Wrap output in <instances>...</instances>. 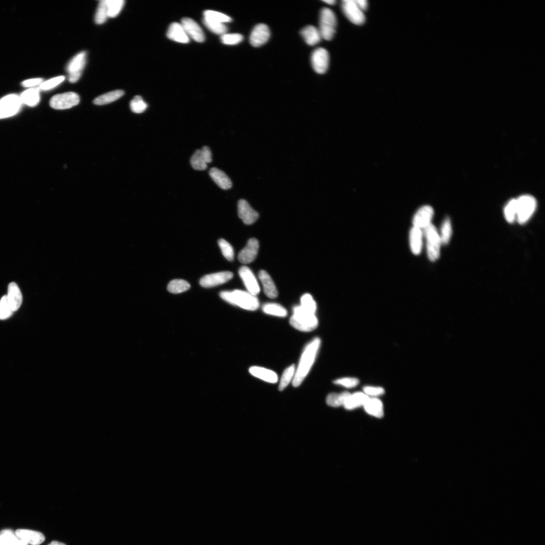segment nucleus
Instances as JSON below:
<instances>
[{"label":"nucleus","mask_w":545,"mask_h":545,"mask_svg":"<svg viewBox=\"0 0 545 545\" xmlns=\"http://www.w3.org/2000/svg\"><path fill=\"white\" fill-rule=\"evenodd\" d=\"M320 344V339L316 338L305 347L292 381V385L295 387L300 386L309 374L315 361Z\"/></svg>","instance_id":"obj_1"},{"label":"nucleus","mask_w":545,"mask_h":545,"mask_svg":"<svg viewBox=\"0 0 545 545\" xmlns=\"http://www.w3.org/2000/svg\"><path fill=\"white\" fill-rule=\"evenodd\" d=\"M222 299L241 308L251 311L257 310L260 302L256 297L247 291L235 290L233 291H222L220 293Z\"/></svg>","instance_id":"obj_2"},{"label":"nucleus","mask_w":545,"mask_h":545,"mask_svg":"<svg viewBox=\"0 0 545 545\" xmlns=\"http://www.w3.org/2000/svg\"><path fill=\"white\" fill-rule=\"evenodd\" d=\"M290 324L300 331L311 332L317 328L319 321L316 314L305 310L301 305H298L293 307Z\"/></svg>","instance_id":"obj_3"},{"label":"nucleus","mask_w":545,"mask_h":545,"mask_svg":"<svg viewBox=\"0 0 545 545\" xmlns=\"http://www.w3.org/2000/svg\"><path fill=\"white\" fill-rule=\"evenodd\" d=\"M337 25V19L334 12L329 8L321 10L319 17V32L322 38L330 40L333 38Z\"/></svg>","instance_id":"obj_4"},{"label":"nucleus","mask_w":545,"mask_h":545,"mask_svg":"<svg viewBox=\"0 0 545 545\" xmlns=\"http://www.w3.org/2000/svg\"><path fill=\"white\" fill-rule=\"evenodd\" d=\"M537 207V201L532 195H525L516 200V220L523 225L532 216Z\"/></svg>","instance_id":"obj_5"},{"label":"nucleus","mask_w":545,"mask_h":545,"mask_svg":"<svg viewBox=\"0 0 545 545\" xmlns=\"http://www.w3.org/2000/svg\"><path fill=\"white\" fill-rule=\"evenodd\" d=\"M424 229V233L427 240V249L429 259L431 261H435L440 256V246L442 244L440 235L432 224H430Z\"/></svg>","instance_id":"obj_6"},{"label":"nucleus","mask_w":545,"mask_h":545,"mask_svg":"<svg viewBox=\"0 0 545 545\" xmlns=\"http://www.w3.org/2000/svg\"><path fill=\"white\" fill-rule=\"evenodd\" d=\"M79 101V96L76 93L67 92L53 96L50 100V105L55 109L65 110L77 105Z\"/></svg>","instance_id":"obj_7"},{"label":"nucleus","mask_w":545,"mask_h":545,"mask_svg":"<svg viewBox=\"0 0 545 545\" xmlns=\"http://www.w3.org/2000/svg\"><path fill=\"white\" fill-rule=\"evenodd\" d=\"M20 97L15 94H9L0 100V119L16 114L21 106Z\"/></svg>","instance_id":"obj_8"},{"label":"nucleus","mask_w":545,"mask_h":545,"mask_svg":"<svg viewBox=\"0 0 545 545\" xmlns=\"http://www.w3.org/2000/svg\"><path fill=\"white\" fill-rule=\"evenodd\" d=\"M86 52H81L77 54L69 62L67 66V71L69 74L70 82L75 83L79 79L86 65Z\"/></svg>","instance_id":"obj_9"},{"label":"nucleus","mask_w":545,"mask_h":545,"mask_svg":"<svg viewBox=\"0 0 545 545\" xmlns=\"http://www.w3.org/2000/svg\"><path fill=\"white\" fill-rule=\"evenodd\" d=\"M342 9L346 18L354 24L361 25L365 22L364 13L358 7L355 0L343 1Z\"/></svg>","instance_id":"obj_10"},{"label":"nucleus","mask_w":545,"mask_h":545,"mask_svg":"<svg viewBox=\"0 0 545 545\" xmlns=\"http://www.w3.org/2000/svg\"><path fill=\"white\" fill-rule=\"evenodd\" d=\"M212 161L211 149L204 146L202 150H197L190 159V164L194 170L203 171L207 169V164Z\"/></svg>","instance_id":"obj_11"},{"label":"nucleus","mask_w":545,"mask_h":545,"mask_svg":"<svg viewBox=\"0 0 545 545\" xmlns=\"http://www.w3.org/2000/svg\"><path fill=\"white\" fill-rule=\"evenodd\" d=\"M311 62L314 71L319 74H325L328 68L329 55L323 48L316 49L312 53Z\"/></svg>","instance_id":"obj_12"},{"label":"nucleus","mask_w":545,"mask_h":545,"mask_svg":"<svg viewBox=\"0 0 545 545\" xmlns=\"http://www.w3.org/2000/svg\"><path fill=\"white\" fill-rule=\"evenodd\" d=\"M233 277L229 271L221 272L204 276L200 281V285L205 288H210L226 283Z\"/></svg>","instance_id":"obj_13"},{"label":"nucleus","mask_w":545,"mask_h":545,"mask_svg":"<svg viewBox=\"0 0 545 545\" xmlns=\"http://www.w3.org/2000/svg\"><path fill=\"white\" fill-rule=\"evenodd\" d=\"M270 37V32L267 25L263 23L257 24L250 36V43L254 47H260L267 43Z\"/></svg>","instance_id":"obj_14"},{"label":"nucleus","mask_w":545,"mask_h":545,"mask_svg":"<svg viewBox=\"0 0 545 545\" xmlns=\"http://www.w3.org/2000/svg\"><path fill=\"white\" fill-rule=\"evenodd\" d=\"M239 275L247 292L255 296H257L260 292V287L252 271L247 267L243 266L239 270Z\"/></svg>","instance_id":"obj_15"},{"label":"nucleus","mask_w":545,"mask_h":545,"mask_svg":"<svg viewBox=\"0 0 545 545\" xmlns=\"http://www.w3.org/2000/svg\"><path fill=\"white\" fill-rule=\"evenodd\" d=\"M239 217L246 225H251L259 218V213L245 200L241 199L237 205Z\"/></svg>","instance_id":"obj_16"},{"label":"nucleus","mask_w":545,"mask_h":545,"mask_svg":"<svg viewBox=\"0 0 545 545\" xmlns=\"http://www.w3.org/2000/svg\"><path fill=\"white\" fill-rule=\"evenodd\" d=\"M434 209L430 206L421 207L416 212L413 219V227L422 229L425 228L430 225Z\"/></svg>","instance_id":"obj_17"},{"label":"nucleus","mask_w":545,"mask_h":545,"mask_svg":"<svg viewBox=\"0 0 545 545\" xmlns=\"http://www.w3.org/2000/svg\"><path fill=\"white\" fill-rule=\"evenodd\" d=\"M182 26L188 36L194 40L202 43L205 39V35L201 27L191 19L186 18L181 20Z\"/></svg>","instance_id":"obj_18"},{"label":"nucleus","mask_w":545,"mask_h":545,"mask_svg":"<svg viewBox=\"0 0 545 545\" xmlns=\"http://www.w3.org/2000/svg\"><path fill=\"white\" fill-rule=\"evenodd\" d=\"M259 249V243L256 239H250L246 245L240 251V262L244 264L253 262L256 258Z\"/></svg>","instance_id":"obj_19"},{"label":"nucleus","mask_w":545,"mask_h":545,"mask_svg":"<svg viewBox=\"0 0 545 545\" xmlns=\"http://www.w3.org/2000/svg\"><path fill=\"white\" fill-rule=\"evenodd\" d=\"M16 535L20 539L31 545H39L43 543L45 537L44 535L37 531L19 529L15 532Z\"/></svg>","instance_id":"obj_20"},{"label":"nucleus","mask_w":545,"mask_h":545,"mask_svg":"<svg viewBox=\"0 0 545 545\" xmlns=\"http://www.w3.org/2000/svg\"><path fill=\"white\" fill-rule=\"evenodd\" d=\"M167 36L169 39L178 43L187 44L189 42V38L186 33L184 27L181 24L177 22L171 24L168 30Z\"/></svg>","instance_id":"obj_21"},{"label":"nucleus","mask_w":545,"mask_h":545,"mask_svg":"<svg viewBox=\"0 0 545 545\" xmlns=\"http://www.w3.org/2000/svg\"><path fill=\"white\" fill-rule=\"evenodd\" d=\"M259 277L265 296L270 299L276 298L278 295V290L269 274L264 270H261Z\"/></svg>","instance_id":"obj_22"},{"label":"nucleus","mask_w":545,"mask_h":545,"mask_svg":"<svg viewBox=\"0 0 545 545\" xmlns=\"http://www.w3.org/2000/svg\"><path fill=\"white\" fill-rule=\"evenodd\" d=\"M7 300L13 312L18 311L22 302V296L18 285L15 282L9 284Z\"/></svg>","instance_id":"obj_23"},{"label":"nucleus","mask_w":545,"mask_h":545,"mask_svg":"<svg viewBox=\"0 0 545 545\" xmlns=\"http://www.w3.org/2000/svg\"><path fill=\"white\" fill-rule=\"evenodd\" d=\"M249 372L251 375L265 382L274 384L278 382L277 374L270 369L254 366L250 368Z\"/></svg>","instance_id":"obj_24"},{"label":"nucleus","mask_w":545,"mask_h":545,"mask_svg":"<svg viewBox=\"0 0 545 545\" xmlns=\"http://www.w3.org/2000/svg\"><path fill=\"white\" fill-rule=\"evenodd\" d=\"M209 175L214 183L221 189L227 190L232 188V183L229 177L217 168H212L209 171Z\"/></svg>","instance_id":"obj_25"},{"label":"nucleus","mask_w":545,"mask_h":545,"mask_svg":"<svg viewBox=\"0 0 545 545\" xmlns=\"http://www.w3.org/2000/svg\"><path fill=\"white\" fill-rule=\"evenodd\" d=\"M301 34L306 43L310 46L317 45L322 38L319 29L312 25L304 27L301 31Z\"/></svg>","instance_id":"obj_26"},{"label":"nucleus","mask_w":545,"mask_h":545,"mask_svg":"<svg viewBox=\"0 0 545 545\" xmlns=\"http://www.w3.org/2000/svg\"><path fill=\"white\" fill-rule=\"evenodd\" d=\"M423 232L421 229L413 227L410 231V240L411 250L415 255L421 252L423 246Z\"/></svg>","instance_id":"obj_27"},{"label":"nucleus","mask_w":545,"mask_h":545,"mask_svg":"<svg viewBox=\"0 0 545 545\" xmlns=\"http://www.w3.org/2000/svg\"><path fill=\"white\" fill-rule=\"evenodd\" d=\"M369 397L364 393H357L350 395L346 400L343 406L347 410H353L361 406H364Z\"/></svg>","instance_id":"obj_28"},{"label":"nucleus","mask_w":545,"mask_h":545,"mask_svg":"<svg viewBox=\"0 0 545 545\" xmlns=\"http://www.w3.org/2000/svg\"><path fill=\"white\" fill-rule=\"evenodd\" d=\"M363 407L366 412L371 415L378 418L383 416V405L381 401L378 398H369Z\"/></svg>","instance_id":"obj_29"},{"label":"nucleus","mask_w":545,"mask_h":545,"mask_svg":"<svg viewBox=\"0 0 545 545\" xmlns=\"http://www.w3.org/2000/svg\"><path fill=\"white\" fill-rule=\"evenodd\" d=\"M124 94V92L121 90L112 91L96 97L94 103L96 105L108 104L118 100Z\"/></svg>","instance_id":"obj_30"},{"label":"nucleus","mask_w":545,"mask_h":545,"mask_svg":"<svg viewBox=\"0 0 545 545\" xmlns=\"http://www.w3.org/2000/svg\"><path fill=\"white\" fill-rule=\"evenodd\" d=\"M22 103L27 106H36L40 100L39 89L33 88L24 92L20 97Z\"/></svg>","instance_id":"obj_31"},{"label":"nucleus","mask_w":545,"mask_h":545,"mask_svg":"<svg viewBox=\"0 0 545 545\" xmlns=\"http://www.w3.org/2000/svg\"><path fill=\"white\" fill-rule=\"evenodd\" d=\"M0 540L6 545H29L26 542L19 538L11 529H4L0 532Z\"/></svg>","instance_id":"obj_32"},{"label":"nucleus","mask_w":545,"mask_h":545,"mask_svg":"<svg viewBox=\"0 0 545 545\" xmlns=\"http://www.w3.org/2000/svg\"><path fill=\"white\" fill-rule=\"evenodd\" d=\"M262 310L265 314L278 317L283 318L287 315V310L283 306L278 303H265L263 305Z\"/></svg>","instance_id":"obj_33"},{"label":"nucleus","mask_w":545,"mask_h":545,"mask_svg":"<svg viewBox=\"0 0 545 545\" xmlns=\"http://www.w3.org/2000/svg\"><path fill=\"white\" fill-rule=\"evenodd\" d=\"M350 395L351 394L348 392L342 393L340 394H331L326 398L327 404L329 406L334 408L342 406V405H344Z\"/></svg>","instance_id":"obj_34"},{"label":"nucleus","mask_w":545,"mask_h":545,"mask_svg":"<svg viewBox=\"0 0 545 545\" xmlns=\"http://www.w3.org/2000/svg\"><path fill=\"white\" fill-rule=\"evenodd\" d=\"M204 16V19L217 23H224L232 21V19L225 14L213 10L205 11Z\"/></svg>","instance_id":"obj_35"},{"label":"nucleus","mask_w":545,"mask_h":545,"mask_svg":"<svg viewBox=\"0 0 545 545\" xmlns=\"http://www.w3.org/2000/svg\"><path fill=\"white\" fill-rule=\"evenodd\" d=\"M190 288V284L187 282L182 280V279H175V280L171 281L167 286L168 290L171 293H174V294L185 292Z\"/></svg>","instance_id":"obj_36"},{"label":"nucleus","mask_w":545,"mask_h":545,"mask_svg":"<svg viewBox=\"0 0 545 545\" xmlns=\"http://www.w3.org/2000/svg\"><path fill=\"white\" fill-rule=\"evenodd\" d=\"M108 17V7L107 0H102L100 1L95 13L94 21L97 24H102L105 23Z\"/></svg>","instance_id":"obj_37"},{"label":"nucleus","mask_w":545,"mask_h":545,"mask_svg":"<svg viewBox=\"0 0 545 545\" xmlns=\"http://www.w3.org/2000/svg\"><path fill=\"white\" fill-rule=\"evenodd\" d=\"M296 368L295 365H292L286 368L284 371L279 384V389L283 391L293 381L295 375Z\"/></svg>","instance_id":"obj_38"},{"label":"nucleus","mask_w":545,"mask_h":545,"mask_svg":"<svg viewBox=\"0 0 545 545\" xmlns=\"http://www.w3.org/2000/svg\"><path fill=\"white\" fill-rule=\"evenodd\" d=\"M124 4V0H107L108 17H116L122 10Z\"/></svg>","instance_id":"obj_39"},{"label":"nucleus","mask_w":545,"mask_h":545,"mask_svg":"<svg viewBox=\"0 0 545 545\" xmlns=\"http://www.w3.org/2000/svg\"><path fill=\"white\" fill-rule=\"evenodd\" d=\"M203 23L207 29L214 34L223 35L226 34L227 27L224 23H220L203 19Z\"/></svg>","instance_id":"obj_40"},{"label":"nucleus","mask_w":545,"mask_h":545,"mask_svg":"<svg viewBox=\"0 0 545 545\" xmlns=\"http://www.w3.org/2000/svg\"><path fill=\"white\" fill-rule=\"evenodd\" d=\"M452 235V227L451 220L446 218L443 223L441 228L440 239L443 244H449Z\"/></svg>","instance_id":"obj_41"},{"label":"nucleus","mask_w":545,"mask_h":545,"mask_svg":"<svg viewBox=\"0 0 545 545\" xmlns=\"http://www.w3.org/2000/svg\"><path fill=\"white\" fill-rule=\"evenodd\" d=\"M218 244L224 257L230 262L233 261L234 257V252L232 245L223 239L219 240Z\"/></svg>","instance_id":"obj_42"},{"label":"nucleus","mask_w":545,"mask_h":545,"mask_svg":"<svg viewBox=\"0 0 545 545\" xmlns=\"http://www.w3.org/2000/svg\"><path fill=\"white\" fill-rule=\"evenodd\" d=\"M130 107L133 113L139 114L145 111L148 105L143 100L142 96L136 95L131 102Z\"/></svg>","instance_id":"obj_43"},{"label":"nucleus","mask_w":545,"mask_h":545,"mask_svg":"<svg viewBox=\"0 0 545 545\" xmlns=\"http://www.w3.org/2000/svg\"><path fill=\"white\" fill-rule=\"evenodd\" d=\"M301 306L305 310L316 314L317 310V304L313 297L306 293L303 295L301 300Z\"/></svg>","instance_id":"obj_44"},{"label":"nucleus","mask_w":545,"mask_h":545,"mask_svg":"<svg viewBox=\"0 0 545 545\" xmlns=\"http://www.w3.org/2000/svg\"><path fill=\"white\" fill-rule=\"evenodd\" d=\"M516 200H510L505 208V216L508 223H513L516 219Z\"/></svg>","instance_id":"obj_45"},{"label":"nucleus","mask_w":545,"mask_h":545,"mask_svg":"<svg viewBox=\"0 0 545 545\" xmlns=\"http://www.w3.org/2000/svg\"><path fill=\"white\" fill-rule=\"evenodd\" d=\"M244 37L239 34H225L222 35L221 39L224 44L234 45L243 41Z\"/></svg>","instance_id":"obj_46"},{"label":"nucleus","mask_w":545,"mask_h":545,"mask_svg":"<svg viewBox=\"0 0 545 545\" xmlns=\"http://www.w3.org/2000/svg\"><path fill=\"white\" fill-rule=\"evenodd\" d=\"M13 312L7 300V296H4L0 301V319H5L10 318Z\"/></svg>","instance_id":"obj_47"},{"label":"nucleus","mask_w":545,"mask_h":545,"mask_svg":"<svg viewBox=\"0 0 545 545\" xmlns=\"http://www.w3.org/2000/svg\"><path fill=\"white\" fill-rule=\"evenodd\" d=\"M65 79L64 76L56 77L42 82L39 85V90L48 91L56 87Z\"/></svg>","instance_id":"obj_48"},{"label":"nucleus","mask_w":545,"mask_h":545,"mask_svg":"<svg viewBox=\"0 0 545 545\" xmlns=\"http://www.w3.org/2000/svg\"><path fill=\"white\" fill-rule=\"evenodd\" d=\"M334 383L340 385L346 388H353L357 386L359 383V380L355 378L347 377V378H340L334 381Z\"/></svg>","instance_id":"obj_49"},{"label":"nucleus","mask_w":545,"mask_h":545,"mask_svg":"<svg viewBox=\"0 0 545 545\" xmlns=\"http://www.w3.org/2000/svg\"><path fill=\"white\" fill-rule=\"evenodd\" d=\"M364 394L367 396H378L383 395L385 391L382 387L366 386L363 388Z\"/></svg>","instance_id":"obj_50"},{"label":"nucleus","mask_w":545,"mask_h":545,"mask_svg":"<svg viewBox=\"0 0 545 545\" xmlns=\"http://www.w3.org/2000/svg\"><path fill=\"white\" fill-rule=\"evenodd\" d=\"M43 81V79L40 78L27 79L22 82V85L25 88H33L40 85Z\"/></svg>","instance_id":"obj_51"},{"label":"nucleus","mask_w":545,"mask_h":545,"mask_svg":"<svg viewBox=\"0 0 545 545\" xmlns=\"http://www.w3.org/2000/svg\"><path fill=\"white\" fill-rule=\"evenodd\" d=\"M355 2L361 11H363L367 9L368 2L366 0H355Z\"/></svg>","instance_id":"obj_52"},{"label":"nucleus","mask_w":545,"mask_h":545,"mask_svg":"<svg viewBox=\"0 0 545 545\" xmlns=\"http://www.w3.org/2000/svg\"><path fill=\"white\" fill-rule=\"evenodd\" d=\"M48 545H66L63 543L58 542L57 541H53Z\"/></svg>","instance_id":"obj_53"},{"label":"nucleus","mask_w":545,"mask_h":545,"mask_svg":"<svg viewBox=\"0 0 545 545\" xmlns=\"http://www.w3.org/2000/svg\"><path fill=\"white\" fill-rule=\"evenodd\" d=\"M324 2L329 5H334L336 3V1H334V0H326V1H324Z\"/></svg>","instance_id":"obj_54"},{"label":"nucleus","mask_w":545,"mask_h":545,"mask_svg":"<svg viewBox=\"0 0 545 545\" xmlns=\"http://www.w3.org/2000/svg\"><path fill=\"white\" fill-rule=\"evenodd\" d=\"M0 545H6L1 540H0Z\"/></svg>","instance_id":"obj_55"}]
</instances>
